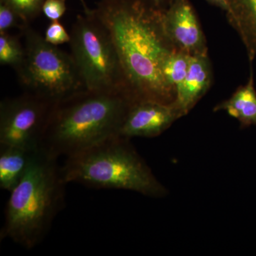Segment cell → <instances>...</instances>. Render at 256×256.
Here are the masks:
<instances>
[{
  "label": "cell",
  "mask_w": 256,
  "mask_h": 256,
  "mask_svg": "<svg viewBox=\"0 0 256 256\" xmlns=\"http://www.w3.org/2000/svg\"><path fill=\"white\" fill-rule=\"evenodd\" d=\"M213 72L208 54L191 56L188 74L176 90L174 104L181 114L186 116L210 90Z\"/></svg>",
  "instance_id": "30bf717a"
},
{
  "label": "cell",
  "mask_w": 256,
  "mask_h": 256,
  "mask_svg": "<svg viewBox=\"0 0 256 256\" xmlns=\"http://www.w3.org/2000/svg\"><path fill=\"white\" fill-rule=\"evenodd\" d=\"M206 1L210 4L224 10L225 12L228 11V0H206Z\"/></svg>",
  "instance_id": "ffe728a7"
},
{
  "label": "cell",
  "mask_w": 256,
  "mask_h": 256,
  "mask_svg": "<svg viewBox=\"0 0 256 256\" xmlns=\"http://www.w3.org/2000/svg\"><path fill=\"white\" fill-rule=\"evenodd\" d=\"M66 0H45L42 12L50 21H60L66 12Z\"/></svg>",
  "instance_id": "d6986e66"
},
{
  "label": "cell",
  "mask_w": 256,
  "mask_h": 256,
  "mask_svg": "<svg viewBox=\"0 0 256 256\" xmlns=\"http://www.w3.org/2000/svg\"><path fill=\"white\" fill-rule=\"evenodd\" d=\"M163 22L176 50L192 56L208 54L206 37L190 0H170L164 10Z\"/></svg>",
  "instance_id": "ba28073f"
},
{
  "label": "cell",
  "mask_w": 256,
  "mask_h": 256,
  "mask_svg": "<svg viewBox=\"0 0 256 256\" xmlns=\"http://www.w3.org/2000/svg\"><path fill=\"white\" fill-rule=\"evenodd\" d=\"M94 12L112 37L132 98L174 102L163 66L178 50L165 31L164 10L154 0H100Z\"/></svg>",
  "instance_id": "6da1fadb"
},
{
  "label": "cell",
  "mask_w": 256,
  "mask_h": 256,
  "mask_svg": "<svg viewBox=\"0 0 256 256\" xmlns=\"http://www.w3.org/2000/svg\"><path fill=\"white\" fill-rule=\"evenodd\" d=\"M82 3H84V4H85V3L84 2V1H82Z\"/></svg>",
  "instance_id": "7402d4cb"
},
{
  "label": "cell",
  "mask_w": 256,
  "mask_h": 256,
  "mask_svg": "<svg viewBox=\"0 0 256 256\" xmlns=\"http://www.w3.org/2000/svg\"><path fill=\"white\" fill-rule=\"evenodd\" d=\"M182 116L174 102L134 100L128 109L120 136L152 138L162 134Z\"/></svg>",
  "instance_id": "9c48e42d"
},
{
  "label": "cell",
  "mask_w": 256,
  "mask_h": 256,
  "mask_svg": "<svg viewBox=\"0 0 256 256\" xmlns=\"http://www.w3.org/2000/svg\"><path fill=\"white\" fill-rule=\"evenodd\" d=\"M24 45L22 44L16 36L8 32L0 33V64L9 66L18 72L25 60Z\"/></svg>",
  "instance_id": "9a60e30c"
},
{
  "label": "cell",
  "mask_w": 256,
  "mask_h": 256,
  "mask_svg": "<svg viewBox=\"0 0 256 256\" xmlns=\"http://www.w3.org/2000/svg\"><path fill=\"white\" fill-rule=\"evenodd\" d=\"M134 100L126 92L82 88L54 102L42 150L66 158L118 136Z\"/></svg>",
  "instance_id": "7a4b0ae2"
},
{
  "label": "cell",
  "mask_w": 256,
  "mask_h": 256,
  "mask_svg": "<svg viewBox=\"0 0 256 256\" xmlns=\"http://www.w3.org/2000/svg\"><path fill=\"white\" fill-rule=\"evenodd\" d=\"M214 111H226L238 121L240 128L256 126V90L252 67L246 84L239 86L227 100L217 104Z\"/></svg>",
  "instance_id": "7c38bea8"
},
{
  "label": "cell",
  "mask_w": 256,
  "mask_h": 256,
  "mask_svg": "<svg viewBox=\"0 0 256 256\" xmlns=\"http://www.w3.org/2000/svg\"><path fill=\"white\" fill-rule=\"evenodd\" d=\"M130 140L118 134L66 158L60 166L64 181L90 188L128 190L151 198L168 196V188Z\"/></svg>",
  "instance_id": "277c9868"
},
{
  "label": "cell",
  "mask_w": 256,
  "mask_h": 256,
  "mask_svg": "<svg viewBox=\"0 0 256 256\" xmlns=\"http://www.w3.org/2000/svg\"><path fill=\"white\" fill-rule=\"evenodd\" d=\"M28 25L12 8L0 2V33L8 32L14 28H20L22 31Z\"/></svg>",
  "instance_id": "e0dca14e"
},
{
  "label": "cell",
  "mask_w": 256,
  "mask_h": 256,
  "mask_svg": "<svg viewBox=\"0 0 256 256\" xmlns=\"http://www.w3.org/2000/svg\"><path fill=\"white\" fill-rule=\"evenodd\" d=\"M22 32L26 54L16 73L26 92L55 102L86 88L70 54L50 44L30 24Z\"/></svg>",
  "instance_id": "8992f818"
},
{
  "label": "cell",
  "mask_w": 256,
  "mask_h": 256,
  "mask_svg": "<svg viewBox=\"0 0 256 256\" xmlns=\"http://www.w3.org/2000/svg\"><path fill=\"white\" fill-rule=\"evenodd\" d=\"M44 38L50 44L58 46L69 43L70 36L60 21H52L45 32Z\"/></svg>",
  "instance_id": "ac0fdd59"
},
{
  "label": "cell",
  "mask_w": 256,
  "mask_h": 256,
  "mask_svg": "<svg viewBox=\"0 0 256 256\" xmlns=\"http://www.w3.org/2000/svg\"><path fill=\"white\" fill-rule=\"evenodd\" d=\"M57 158L37 150L21 181L11 192L0 239L31 250L43 242L65 206L66 186Z\"/></svg>",
  "instance_id": "3957f363"
},
{
  "label": "cell",
  "mask_w": 256,
  "mask_h": 256,
  "mask_svg": "<svg viewBox=\"0 0 256 256\" xmlns=\"http://www.w3.org/2000/svg\"><path fill=\"white\" fill-rule=\"evenodd\" d=\"M54 102L25 92L0 104V144L28 150L42 149Z\"/></svg>",
  "instance_id": "52a82bcc"
},
{
  "label": "cell",
  "mask_w": 256,
  "mask_h": 256,
  "mask_svg": "<svg viewBox=\"0 0 256 256\" xmlns=\"http://www.w3.org/2000/svg\"><path fill=\"white\" fill-rule=\"evenodd\" d=\"M44 2L45 0H0V2L12 8L26 24H30V22L42 12Z\"/></svg>",
  "instance_id": "2e32d148"
},
{
  "label": "cell",
  "mask_w": 256,
  "mask_h": 256,
  "mask_svg": "<svg viewBox=\"0 0 256 256\" xmlns=\"http://www.w3.org/2000/svg\"><path fill=\"white\" fill-rule=\"evenodd\" d=\"M169 1L170 0H154L156 4L162 10L166 9L168 3H169Z\"/></svg>",
  "instance_id": "44dd1931"
},
{
  "label": "cell",
  "mask_w": 256,
  "mask_h": 256,
  "mask_svg": "<svg viewBox=\"0 0 256 256\" xmlns=\"http://www.w3.org/2000/svg\"><path fill=\"white\" fill-rule=\"evenodd\" d=\"M228 6L227 18L242 38L252 63L256 57V0H228Z\"/></svg>",
  "instance_id": "8fae6325"
},
{
  "label": "cell",
  "mask_w": 256,
  "mask_h": 256,
  "mask_svg": "<svg viewBox=\"0 0 256 256\" xmlns=\"http://www.w3.org/2000/svg\"><path fill=\"white\" fill-rule=\"evenodd\" d=\"M36 151L0 144V188L2 190L10 192L18 184Z\"/></svg>",
  "instance_id": "4fadbf2b"
},
{
  "label": "cell",
  "mask_w": 256,
  "mask_h": 256,
  "mask_svg": "<svg viewBox=\"0 0 256 256\" xmlns=\"http://www.w3.org/2000/svg\"><path fill=\"white\" fill-rule=\"evenodd\" d=\"M84 8V14L78 15L72 25L68 44L84 86L89 90L126 92L131 96L108 30L94 10L86 4Z\"/></svg>",
  "instance_id": "5b68a950"
},
{
  "label": "cell",
  "mask_w": 256,
  "mask_h": 256,
  "mask_svg": "<svg viewBox=\"0 0 256 256\" xmlns=\"http://www.w3.org/2000/svg\"><path fill=\"white\" fill-rule=\"evenodd\" d=\"M192 56L176 50L168 57L163 66V76L168 86L176 94L188 74Z\"/></svg>",
  "instance_id": "5bb4252c"
}]
</instances>
